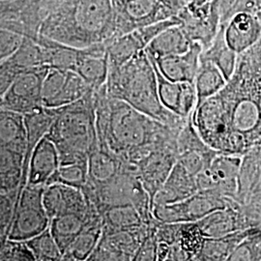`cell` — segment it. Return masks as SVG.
<instances>
[{"label":"cell","mask_w":261,"mask_h":261,"mask_svg":"<svg viewBox=\"0 0 261 261\" xmlns=\"http://www.w3.org/2000/svg\"><path fill=\"white\" fill-rule=\"evenodd\" d=\"M192 121L206 144L240 156L261 140V39L238 55L233 75L217 94L196 106Z\"/></svg>","instance_id":"1"},{"label":"cell","mask_w":261,"mask_h":261,"mask_svg":"<svg viewBox=\"0 0 261 261\" xmlns=\"http://www.w3.org/2000/svg\"><path fill=\"white\" fill-rule=\"evenodd\" d=\"M0 7V28L24 37L43 35L76 48L118 37L112 0H5Z\"/></svg>","instance_id":"2"},{"label":"cell","mask_w":261,"mask_h":261,"mask_svg":"<svg viewBox=\"0 0 261 261\" xmlns=\"http://www.w3.org/2000/svg\"><path fill=\"white\" fill-rule=\"evenodd\" d=\"M98 145L138 167L153 150L176 144L180 130L133 108L129 103L111 97L106 84L94 90Z\"/></svg>","instance_id":"3"},{"label":"cell","mask_w":261,"mask_h":261,"mask_svg":"<svg viewBox=\"0 0 261 261\" xmlns=\"http://www.w3.org/2000/svg\"><path fill=\"white\" fill-rule=\"evenodd\" d=\"M106 90L112 98L173 128L182 129L188 121L168 111L161 102L155 66L146 50L123 65L110 67Z\"/></svg>","instance_id":"4"},{"label":"cell","mask_w":261,"mask_h":261,"mask_svg":"<svg viewBox=\"0 0 261 261\" xmlns=\"http://www.w3.org/2000/svg\"><path fill=\"white\" fill-rule=\"evenodd\" d=\"M46 137L56 144L60 165L88 163L98 145L94 90L75 103L57 108Z\"/></svg>","instance_id":"5"},{"label":"cell","mask_w":261,"mask_h":261,"mask_svg":"<svg viewBox=\"0 0 261 261\" xmlns=\"http://www.w3.org/2000/svg\"><path fill=\"white\" fill-rule=\"evenodd\" d=\"M231 197L214 190L198 191L196 195L171 204L155 205L153 216L162 223H195L216 210L232 207Z\"/></svg>","instance_id":"6"},{"label":"cell","mask_w":261,"mask_h":261,"mask_svg":"<svg viewBox=\"0 0 261 261\" xmlns=\"http://www.w3.org/2000/svg\"><path fill=\"white\" fill-rule=\"evenodd\" d=\"M45 188L28 184L22 190L10 229L9 239L28 241L49 227L50 219L43 203Z\"/></svg>","instance_id":"7"},{"label":"cell","mask_w":261,"mask_h":261,"mask_svg":"<svg viewBox=\"0 0 261 261\" xmlns=\"http://www.w3.org/2000/svg\"><path fill=\"white\" fill-rule=\"evenodd\" d=\"M49 69L45 66L20 74L0 96V110L25 115L43 109V83Z\"/></svg>","instance_id":"8"},{"label":"cell","mask_w":261,"mask_h":261,"mask_svg":"<svg viewBox=\"0 0 261 261\" xmlns=\"http://www.w3.org/2000/svg\"><path fill=\"white\" fill-rule=\"evenodd\" d=\"M118 37L176 15L158 0H112Z\"/></svg>","instance_id":"9"},{"label":"cell","mask_w":261,"mask_h":261,"mask_svg":"<svg viewBox=\"0 0 261 261\" xmlns=\"http://www.w3.org/2000/svg\"><path fill=\"white\" fill-rule=\"evenodd\" d=\"M176 24H180L177 16L136 29L105 43L110 67H119L125 64L133 57L145 50L150 42L162 31Z\"/></svg>","instance_id":"10"},{"label":"cell","mask_w":261,"mask_h":261,"mask_svg":"<svg viewBox=\"0 0 261 261\" xmlns=\"http://www.w3.org/2000/svg\"><path fill=\"white\" fill-rule=\"evenodd\" d=\"M180 27L192 42L199 43L203 50L210 47L221 28V19L214 0L204 5L191 2L177 15Z\"/></svg>","instance_id":"11"},{"label":"cell","mask_w":261,"mask_h":261,"mask_svg":"<svg viewBox=\"0 0 261 261\" xmlns=\"http://www.w3.org/2000/svg\"><path fill=\"white\" fill-rule=\"evenodd\" d=\"M149 224L113 233H102L89 261L134 260L136 253L148 231Z\"/></svg>","instance_id":"12"},{"label":"cell","mask_w":261,"mask_h":261,"mask_svg":"<svg viewBox=\"0 0 261 261\" xmlns=\"http://www.w3.org/2000/svg\"><path fill=\"white\" fill-rule=\"evenodd\" d=\"M177 144L164 145L153 150L138 165V170L144 189L149 194L152 205L160 189L177 162Z\"/></svg>","instance_id":"13"},{"label":"cell","mask_w":261,"mask_h":261,"mask_svg":"<svg viewBox=\"0 0 261 261\" xmlns=\"http://www.w3.org/2000/svg\"><path fill=\"white\" fill-rule=\"evenodd\" d=\"M46 65L45 47L24 37L19 49L0 63V96L7 91L20 74Z\"/></svg>","instance_id":"14"},{"label":"cell","mask_w":261,"mask_h":261,"mask_svg":"<svg viewBox=\"0 0 261 261\" xmlns=\"http://www.w3.org/2000/svg\"><path fill=\"white\" fill-rule=\"evenodd\" d=\"M152 62L155 66L157 74L161 102L168 111L173 112L181 118L189 119L195 111L197 102L195 83L172 82L159 71L153 60Z\"/></svg>","instance_id":"15"},{"label":"cell","mask_w":261,"mask_h":261,"mask_svg":"<svg viewBox=\"0 0 261 261\" xmlns=\"http://www.w3.org/2000/svg\"><path fill=\"white\" fill-rule=\"evenodd\" d=\"M43 203L49 219L69 213L86 214L88 204L82 189L61 183L47 185Z\"/></svg>","instance_id":"16"},{"label":"cell","mask_w":261,"mask_h":261,"mask_svg":"<svg viewBox=\"0 0 261 261\" xmlns=\"http://www.w3.org/2000/svg\"><path fill=\"white\" fill-rule=\"evenodd\" d=\"M203 50L202 46L193 42L189 50L182 55L164 56L151 59L157 66L159 71L172 82L195 83L196 73L200 63V55Z\"/></svg>","instance_id":"17"},{"label":"cell","mask_w":261,"mask_h":261,"mask_svg":"<svg viewBox=\"0 0 261 261\" xmlns=\"http://www.w3.org/2000/svg\"><path fill=\"white\" fill-rule=\"evenodd\" d=\"M224 36L237 55L243 54L260 41V19L253 13H239L224 25Z\"/></svg>","instance_id":"18"},{"label":"cell","mask_w":261,"mask_h":261,"mask_svg":"<svg viewBox=\"0 0 261 261\" xmlns=\"http://www.w3.org/2000/svg\"><path fill=\"white\" fill-rule=\"evenodd\" d=\"M86 212V225L82 233L66 250L63 255V261L88 260L94 250L96 249L103 233V217L98 211L96 206L88 202Z\"/></svg>","instance_id":"19"},{"label":"cell","mask_w":261,"mask_h":261,"mask_svg":"<svg viewBox=\"0 0 261 261\" xmlns=\"http://www.w3.org/2000/svg\"><path fill=\"white\" fill-rule=\"evenodd\" d=\"M75 72L83 77L91 89L97 90L103 86L110 72L106 44L82 48Z\"/></svg>","instance_id":"20"},{"label":"cell","mask_w":261,"mask_h":261,"mask_svg":"<svg viewBox=\"0 0 261 261\" xmlns=\"http://www.w3.org/2000/svg\"><path fill=\"white\" fill-rule=\"evenodd\" d=\"M196 176L187 170L177 160L165 184L154 198V205L171 204L182 201L198 192Z\"/></svg>","instance_id":"21"},{"label":"cell","mask_w":261,"mask_h":261,"mask_svg":"<svg viewBox=\"0 0 261 261\" xmlns=\"http://www.w3.org/2000/svg\"><path fill=\"white\" fill-rule=\"evenodd\" d=\"M60 166L56 144L45 136L39 141L29 162L28 185L47 186L50 177Z\"/></svg>","instance_id":"22"},{"label":"cell","mask_w":261,"mask_h":261,"mask_svg":"<svg viewBox=\"0 0 261 261\" xmlns=\"http://www.w3.org/2000/svg\"><path fill=\"white\" fill-rule=\"evenodd\" d=\"M56 116V109H49L46 107L37 112H31L24 115V121L28 130V147L23 162L22 178L19 187V200L22 190L28 185V169L31 155L39 141L47 135V130L53 124Z\"/></svg>","instance_id":"23"},{"label":"cell","mask_w":261,"mask_h":261,"mask_svg":"<svg viewBox=\"0 0 261 261\" xmlns=\"http://www.w3.org/2000/svg\"><path fill=\"white\" fill-rule=\"evenodd\" d=\"M28 147V130L24 115L0 110V148L23 154Z\"/></svg>","instance_id":"24"},{"label":"cell","mask_w":261,"mask_h":261,"mask_svg":"<svg viewBox=\"0 0 261 261\" xmlns=\"http://www.w3.org/2000/svg\"><path fill=\"white\" fill-rule=\"evenodd\" d=\"M123 168V162L99 145L88 159V181L85 186L98 188L115 177Z\"/></svg>","instance_id":"25"},{"label":"cell","mask_w":261,"mask_h":261,"mask_svg":"<svg viewBox=\"0 0 261 261\" xmlns=\"http://www.w3.org/2000/svg\"><path fill=\"white\" fill-rule=\"evenodd\" d=\"M192 43L182 28L176 24L162 31L150 42L145 50L151 57L156 59L164 56L185 54Z\"/></svg>","instance_id":"26"},{"label":"cell","mask_w":261,"mask_h":261,"mask_svg":"<svg viewBox=\"0 0 261 261\" xmlns=\"http://www.w3.org/2000/svg\"><path fill=\"white\" fill-rule=\"evenodd\" d=\"M196 224L208 238H220L238 231L243 225L242 218L237 214L234 206L216 210L197 221Z\"/></svg>","instance_id":"27"},{"label":"cell","mask_w":261,"mask_h":261,"mask_svg":"<svg viewBox=\"0 0 261 261\" xmlns=\"http://www.w3.org/2000/svg\"><path fill=\"white\" fill-rule=\"evenodd\" d=\"M101 215L103 217V233L128 230L147 224L133 204L109 206L103 209Z\"/></svg>","instance_id":"28"},{"label":"cell","mask_w":261,"mask_h":261,"mask_svg":"<svg viewBox=\"0 0 261 261\" xmlns=\"http://www.w3.org/2000/svg\"><path fill=\"white\" fill-rule=\"evenodd\" d=\"M238 55L228 46L224 36V25H221L219 32L211 46L202 50L200 60H206L214 63L222 73L226 81L233 75L237 65Z\"/></svg>","instance_id":"29"},{"label":"cell","mask_w":261,"mask_h":261,"mask_svg":"<svg viewBox=\"0 0 261 261\" xmlns=\"http://www.w3.org/2000/svg\"><path fill=\"white\" fill-rule=\"evenodd\" d=\"M86 222V214L80 213L61 215L50 220L49 228L62 255L75 238L82 233Z\"/></svg>","instance_id":"30"},{"label":"cell","mask_w":261,"mask_h":261,"mask_svg":"<svg viewBox=\"0 0 261 261\" xmlns=\"http://www.w3.org/2000/svg\"><path fill=\"white\" fill-rule=\"evenodd\" d=\"M226 82L227 81L224 77V74L214 63L206 60H200L195 80L197 96L196 106L222 90Z\"/></svg>","instance_id":"31"},{"label":"cell","mask_w":261,"mask_h":261,"mask_svg":"<svg viewBox=\"0 0 261 261\" xmlns=\"http://www.w3.org/2000/svg\"><path fill=\"white\" fill-rule=\"evenodd\" d=\"M25 242L33 252L36 261L62 260V252L49 227Z\"/></svg>","instance_id":"32"},{"label":"cell","mask_w":261,"mask_h":261,"mask_svg":"<svg viewBox=\"0 0 261 261\" xmlns=\"http://www.w3.org/2000/svg\"><path fill=\"white\" fill-rule=\"evenodd\" d=\"M88 181V163L60 165L50 177L47 185L61 183L68 186L83 189Z\"/></svg>","instance_id":"33"},{"label":"cell","mask_w":261,"mask_h":261,"mask_svg":"<svg viewBox=\"0 0 261 261\" xmlns=\"http://www.w3.org/2000/svg\"><path fill=\"white\" fill-rule=\"evenodd\" d=\"M221 19V25H225L235 15L242 12L255 14L257 6L253 0H214Z\"/></svg>","instance_id":"34"},{"label":"cell","mask_w":261,"mask_h":261,"mask_svg":"<svg viewBox=\"0 0 261 261\" xmlns=\"http://www.w3.org/2000/svg\"><path fill=\"white\" fill-rule=\"evenodd\" d=\"M1 261H36L25 241L6 239L1 244Z\"/></svg>","instance_id":"35"},{"label":"cell","mask_w":261,"mask_h":261,"mask_svg":"<svg viewBox=\"0 0 261 261\" xmlns=\"http://www.w3.org/2000/svg\"><path fill=\"white\" fill-rule=\"evenodd\" d=\"M159 220L155 217L149 224L148 231L136 253L134 261L158 260V241L156 237V226Z\"/></svg>","instance_id":"36"},{"label":"cell","mask_w":261,"mask_h":261,"mask_svg":"<svg viewBox=\"0 0 261 261\" xmlns=\"http://www.w3.org/2000/svg\"><path fill=\"white\" fill-rule=\"evenodd\" d=\"M24 36L16 31L0 28V61L13 56L23 42Z\"/></svg>","instance_id":"37"},{"label":"cell","mask_w":261,"mask_h":261,"mask_svg":"<svg viewBox=\"0 0 261 261\" xmlns=\"http://www.w3.org/2000/svg\"><path fill=\"white\" fill-rule=\"evenodd\" d=\"M161 4L173 12L176 16L184 9L189 3V0H158Z\"/></svg>","instance_id":"38"},{"label":"cell","mask_w":261,"mask_h":261,"mask_svg":"<svg viewBox=\"0 0 261 261\" xmlns=\"http://www.w3.org/2000/svg\"><path fill=\"white\" fill-rule=\"evenodd\" d=\"M211 1H213V0H189V2H191L195 5H198V6L199 5H204L206 3H209Z\"/></svg>","instance_id":"39"},{"label":"cell","mask_w":261,"mask_h":261,"mask_svg":"<svg viewBox=\"0 0 261 261\" xmlns=\"http://www.w3.org/2000/svg\"><path fill=\"white\" fill-rule=\"evenodd\" d=\"M253 1L255 2V4H256L257 7H260L261 8V0H253Z\"/></svg>","instance_id":"40"},{"label":"cell","mask_w":261,"mask_h":261,"mask_svg":"<svg viewBox=\"0 0 261 261\" xmlns=\"http://www.w3.org/2000/svg\"><path fill=\"white\" fill-rule=\"evenodd\" d=\"M1 1H5V0H1Z\"/></svg>","instance_id":"41"},{"label":"cell","mask_w":261,"mask_h":261,"mask_svg":"<svg viewBox=\"0 0 261 261\" xmlns=\"http://www.w3.org/2000/svg\"><path fill=\"white\" fill-rule=\"evenodd\" d=\"M260 245H261V242H260Z\"/></svg>","instance_id":"42"}]
</instances>
